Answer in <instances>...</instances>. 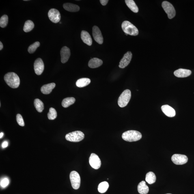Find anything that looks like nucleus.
Masks as SVG:
<instances>
[{
	"label": "nucleus",
	"mask_w": 194,
	"mask_h": 194,
	"mask_svg": "<svg viewBox=\"0 0 194 194\" xmlns=\"http://www.w3.org/2000/svg\"><path fill=\"white\" fill-rule=\"evenodd\" d=\"M3 133H2V132H1V134H0V138H1V139L3 137Z\"/></svg>",
	"instance_id": "nucleus-37"
},
{
	"label": "nucleus",
	"mask_w": 194,
	"mask_h": 194,
	"mask_svg": "<svg viewBox=\"0 0 194 194\" xmlns=\"http://www.w3.org/2000/svg\"><path fill=\"white\" fill-rule=\"evenodd\" d=\"M44 65L42 59L39 58L35 60L34 64V69L35 74L40 75L44 70Z\"/></svg>",
	"instance_id": "nucleus-13"
},
{
	"label": "nucleus",
	"mask_w": 194,
	"mask_h": 194,
	"mask_svg": "<svg viewBox=\"0 0 194 194\" xmlns=\"http://www.w3.org/2000/svg\"><path fill=\"white\" fill-rule=\"evenodd\" d=\"M81 38L82 40L86 44L89 46H91L92 44V39L90 35L85 31H82L81 33Z\"/></svg>",
	"instance_id": "nucleus-17"
},
{
	"label": "nucleus",
	"mask_w": 194,
	"mask_h": 194,
	"mask_svg": "<svg viewBox=\"0 0 194 194\" xmlns=\"http://www.w3.org/2000/svg\"><path fill=\"white\" fill-rule=\"evenodd\" d=\"M171 160L175 164L183 165L187 163L188 158L184 155L175 154L171 157Z\"/></svg>",
	"instance_id": "nucleus-8"
},
{
	"label": "nucleus",
	"mask_w": 194,
	"mask_h": 194,
	"mask_svg": "<svg viewBox=\"0 0 194 194\" xmlns=\"http://www.w3.org/2000/svg\"><path fill=\"white\" fill-rule=\"evenodd\" d=\"M162 7L170 19H172L176 15V12L172 4L167 1H164L162 3Z\"/></svg>",
	"instance_id": "nucleus-6"
},
{
	"label": "nucleus",
	"mask_w": 194,
	"mask_h": 194,
	"mask_svg": "<svg viewBox=\"0 0 194 194\" xmlns=\"http://www.w3.org/2000/svg\"><path fill=\"white\" fill-rule=\"evenodd\" d=\"M40 45V43L38 42H35L33 44L29 46L28 51L30 53L32 54L34 53L36 49Z\"/></svg>",
	"instance_id": "nucleus-31"
},
{
	"label": "nucleus",
	"mask_w": 194,
	"mask_h": 194,
	"mask_svg": "<svg viewBox=\"0 0 194 194\" xmlns=\"http://www.w3.org/2000/svg\"><path fill=\"white\" fill-rule=\"evenodd\" d=\"M55 84L52 83L44 85L41 88V91L44 94H48L52 92L55 86Z\"/></svg>",
	"instance_id": "nucleus-18"
},
{
	"label": "nucleus",
	"mask_w": 194,
	"mask_h": 194,
	"mask_svg": "<svg viewBox=\"0 0 194 194\" xmlns=\"http://www.w3.org/2000/svg\"><path fill=\"white\" fill-rule=\"evenodd\" d=\"M8 142H7V141H5L4 142H3L2 143V147L3 148H4L8 146Z\"/></svg>",
	"instance_id": "nucleus-35"
},
{
	"label": "nucleus",
	"mask_w": 194,
	"mask_h": 194,
	"mask_svg": "<svg viewBox=\"0 0 194 194\" xmlns=\"http://www.w3.org/2000/svg\"><path fill=\"white\" fill-rule=\"evenodd\" d=\"M142 135L140 132L135 130H130L124 132L122 135V138L126 141L135 142L140 139Z\"/></svg>",
	"instance_id": "nucleus-2"
},
{
	"label": "nucleus",
	"mask_w": 194,
	"mask_h": 194,
	"mask_svg": "<svg viewBox=\"0 0 194 194\" xmlns=\"http://www.w3.org/2000/svg\"><path fill=\"white\" fill-rule=\"evenodd\" d=\"M3 44L2 43V42H0V50H2L3 48Z\"/></svg>",
	"instance_id": "nucleus-36"
},
{
	"label": "nucleus",
	"mask_w": 194,
	"mask_h": 194,
	"mask_svg": "<svg viewBox=\"0 0 194 194\" xmlns=\"http://www.w3.org/2000/svg\"><path fill=\"white\" fill-rule=\"evenodd\" d=\"M34 27V24L31 20H27L25 22L23 27V31L27 33L30 31Z\"/></svg>",
	"instance_id": "nucleus-27"
},
{
	"label": "nucleus",
	"mask_w": 194,
	"mask_h": 194,
	"mask_svg": "<svg viewBox=\"0 0 194 194\" xmlns=\"http://www.w3.org/2000/svg\"><path fill=\"white\" fill-rule=\"evenodd\" d=\"M35 108L39 113L42 112L44 109V104L39 99H35L34 102Z\"/></svg>",
	"instance_id": "nucleus-26"
},
{
	"label": "nucleus",
	"mask_w": 194,
	"mask_h": 194,
	"mask_svg": "<svg viewBox=\"0 0 194 194\" xmlns=\"http://www.w3.org/2000/svg\"><path fill=\"white\" fill-rule=\"evenodd\" d=\"M9 183V181L8 179L5 178L1 181V186L2 187L5 188L8 185Z\"/></svg>",
	"instance_id": "nucleus-33"
},
{
	"label": "nucleus",
	"mask_w": 194,
	"mask_h": 194,
	"mask_svg": "<svg viewBox=\"0 0 194 194\" xmlns=\"http://www.w3.org/2000/svg\"><path fill=\"white\" fill-rule=\"evenodd\" d=\"M132 57V54L131 52H127L124 55V57L121 60L119 63V67L121 68H124L130 64Z\"/></svg>",
	"instance_id": "nucleus-11"
},
{
	"label": "nucleus",
	"mask_w": 194,
	"mask_h": 194,
	"mask_svg": "<svg viewBox=\"0 0 194 194\" xmlns=\"http://www.w3.org/2000/svg\"><path fill=\"white\" fill-rule=\"evenodd\" d=\"M92 35L94 40L97 42L102 44L103 42V38L99 28L96 26H94L92 28Z\"/></svg>",
	"instance_id": "nucleus-12"
},
{
	"label": "nucleus",
	"mask_w": 194,
	"mask_h": 194,
	"mask_svg": "<svg viewBox=\"0 0 194 194\" xmlns=\"http://www.w3.org/2000/svg\"><path fill=\"white\" fill-rule=\"evenodd\" d=\"M131 97V91L129 89L124 90L118 99V104L119 107L121 108L126 107L129 102Z\"/></svg>",
	"instance_id": "nucleus-4"
},
{
	"label": "nucleus",
	"mask_w": 194,
	"mask_h": 194,
	"mask_svg": "<svg viewBox=\"0 0 194 194\" xmlns=\"http://www.w3.org/2000/svg\"><path fill=\"white\" fill-rule=\"evenodd\" d=\"M103 64V61L99 59L98 58H93L91 59L89 61L88 66L89 67L92 68H98Z\"/></svg>",
	"instance_id": "nucleus-19"
},
{
	"label": "nucleus",
	"mask_w": 194,
	"mask_h": 194,
	"mask_svg": "<svg viewBox=\"0 0 194 194\" xmlns=\"http://www.w3.org/2000/svg\"><path fill=\"white\" fill-rule=\"evenodd\" d=\"M161 109L163 112L167 117H173L176 114L175 110L168 105L162 106Z\"/></svg>",
	"instance_id": "nucleus-16"
},
{
	"label": "nucleus",
	"mask_w": 194,
	"mask_h": 194,
	"mask_svg": "<svg viewBox=\"0 0 194 194\" xmlns=\"http://www.w3.org/2000/svg\"><path fill=\"white\" fill-rule=\"evenodd\" d=\"M122 28L123 31L127 35L135 36L139 34V30L137 28L129 21L126 20L123 22Z\"/></svg>",
	"instance_id": "nucleus-3"
},
{
	"label": "nucleus",
	"mask_w": 194,
	"mask_h": 194,
	"mask_svg": "<svg viewBox=\"0 0 194 194\" xmlns=\"http://www.w3.org/2000/svg\"><path fill=\"white\" fill-rule=\"evenodd\" d=\"M192 73L191 70L186 69H179L175 70L174 72V75L179 78H184L188 77Z\"/></svg>",
	"instance_id": "nucleus-15"
},
{
	"label": "nucleus",
	"mask_w": 194,
	"mask_h": 194,
	"mask_svg": "<svg viewBox=\"0 0 194 194\" xmlns=\"http://www.w3.org/2000/svg\"><path fill=\"white\" fill-rule=\"evenodd\" d=\"M109 187V184L107 182H102L99 185L98 191L100 193H105Z\"/></svg>",
	"instance_id": "nucleus-28"
},
{
	"label": "nucleus",
	"mask_w": 194,
	"mask_h": 194,
	"mask_svg": "<svg viewBox=\"0 0 194 194\" xmlns=\"http://www.w3.org/2000/svg\"><path fill=\"white\" fill-rule=\"evenodd\" d=\"M89 163L93 168L98 169L101 165V161L98 155L94 153L91 154L89 158Z\"/></svg>",
	"instance_id": "nucleus-9"
},
{
	"label": "nucleus",
	"mask_w": 194,
	"mask_h": 194,
	"mask_svg": "<svg viewBox=\"0 0 194 194\" xmlns=\"http://www.w3.org/2000/svg\"><path fill=\"white\" fill-rule=\"evenodd\" d=\"M100 2L102 5H106L107 4L109 1L108 0H100Z\"/></svg>",
	"instance_id": "nucleus-34"
},
{
	"label": "nucleus",
	"mask_w": 194,
	"mask_h": 194,
	"mask_svg": "<svg viewBox=\"0 0 194 194\" xmlns=\"http://www.w3.org/2000/svg\"><path fill=\"white\" fill-rule=\"evenodd\" d=\"M146 181L149 184H152L155 183L156 177L153 172L150 171L147 173L146 176Z\"/></svg>",
	"instance_id": "nucleus-25"
},
{
	"label": "nucleus",
	"mask_w": 194,
	"mask_h": 194,
	"mask_svg": "<svg viewBox=\"0 0 194 194\" xmlns=\"http://www.w3.org/2000/svg\"><path fill=\"white\" fill-rule=\"evenodd\" d=\"M16 120L17 121L18 124L20 126L22 127L25 126V123H24L23 117H22V115L19 114H18L17 115Z\"/></svg>",
	"instance_id": "nucleus-32"
},
{
	"label": "nucleus",
	"mask_w": 194,
	"mask_h": 194,
	"mask_svg": "<svg viewBox=\"0 0 194 194\" xmlns=\"http://www.w3.org/2000/svg\"><path fill=\"white\" fill-rule=\"evenodd\" d=\"M61 62L65 63L68 60L70 55V48L67 46H64L61 50Z\"/></svg>",
	"instance_id": "nucleus-14"
},
{
	"label": "nucleus",
	"mask_w": 194,
	"mask_h": 194,
	"mask_svg": "<svg viewBox=\"0 0 194 194\" xmlns=\"http://www.w3.org/2000/svg\"><path fill=\"white\" fill-rule=\"evenodd\" d=\"M91 83V80L89 78H84L78 79L76 83V85L78 87H85Z\"/></svg>",
	"instance_id": "nucleus-22"
},
{
	"label": "nucleus",
	"mask_w": 194,
	"mask_h": 194,
	"mask_svg": "<svg viewBox=\"0 0 194 194\" xmlns=\"http://www.w3.org/2000/svg\"><path fill=\"white\" fill-rule=\"evenodd\" d=\"M170 194V193H167V194Z\"/></svg>",
	"instance_id": "nucleus-38"
},
{
	"label": "nucleus",
	"mask_w": 194,
	"mask_h": 194,
	"mask_svg": "<svg viewBox=\"0 0 194 194\" xmlns=\"http://www.w3.org/2000/svg\"><path fill=\"white\" fill-rule=\"evenodd\" d=\"M84 137V134L83 132L80 131L71 132L67 134L65 137L67 140L72 142H79L83 140Z\"/></svg>",
	"instance_id": "nucleus-5"
},
{
	"label": "nucleus",
	"mask_w": 194,
	"mask_h": 194,
	"mask_svg": "<svg viewBox=\"0 0 194 194\" xmlns=\"http://www.w3.org/2000/svg\"><path fill=\"white\" fill-rule=\"evenodd\" d=\"M8 18L7 15H4L0 19V27L5 28L6 27L8 23Z\"/></svg>",
	"instance_id": "nucleus-30"
},
{
	"label": "nucleus",
	"mask_w": 194,
	"mask_h": 194,
	"mask_svg": "<svg viewBox=\"0 0 194 194\" xmlns=\"http://www.w3.org/2000/svg\"><path fill=\"white\" fill-rule=\"evenodd\" d=\"M75 99L73 97L67 98L63 100L61 105L64 108H68L69 106L73 104L75 102Z\"/></svg>",
	"instance_id": "nucleus-24"
},
{
	"label": "nucleus",
	"mask_w": 194,
	"mask_h": 194,
	"mask_svg": "<svg viewBox=\"0 0 194 194\" xmlns=\"http://www.w3.org/2000/svg\"><path fill=\"white\" fill-rule=\"evenodd\" d=\"M48 17L51 21L54 23H57L60 21L61 18L60 13L55 9H51L48 11Z\"/></svg>",
	"instance_id": "nucleus-10"
},
{
	"label": "nucleus",
	"mask_w": 194,
	"mask_h": 194,
	"mask_svg": "<svg viewBox=\"0 0 194 194\" xmlns=\"http://www.w3.org/2000/svg\"><path fill=\"white\" fill-rule=\"evenodd\" d=\"M48 117L49 120H53L57 117V112L55 109L50 108L49 112L48 114Z\"/></svg>",
	"instance_id": "nucleus-29"
},
{
	"label": "nucleus",
	"mask_w": 194,
	"mask_h": 194,
	"mask_svg": "<svg viewBox=\"0 0 194 194\" xmlns=\"http://www.w3.org/2000/svg\"><path fill=\"white\" fill-rule=\"evenodd\" d=\"M63 7L65 10L70 12H77L80 9V7L78 5L70 3L64 4Z\"/></svg>",
	"instance_id": "nucleus-20"
},
{
	"label": "nucleus",
	"mask_w": 194,
	"mask_h": 194,
	"mask_svg": "<svg viewBox=\"0 0 194 194\" xmlns=\"http://www.w3.org/2000/svg\"><path fill=\"white\" fill-rule=\"evenodd\" d=\"M70 179L73 188L74 189H78L81 184V178L79 174L77 171H72L70 173Z\"/></svg>",
	"instance_id": "nucleus-7"
},
{
	"label": "nucleus",
	"mask_w": 194,
	"mask_h": 194,
	"mask_svg": "<svg viewBox=\"0 0 194 194\" xmlns=\"http://www.w3.org/2000/svg\"><path fill=\"white\" fill-rule=\"evenodd\" d=\"M4 80L7 85L13 89L17 88L20 84L19 77L14 72H9L4 76Z\"/></svg>",
	"instance_id": "nucleus-1"
},
{
	"label": "nucleus",
	"mask_w": 194,
	"mask_h": 194,
	"mask_svg": "<svg viewBox=\"0 0 194 194\" xmlns=\"http://www.w3.org/2000/svg\"><path fill=\"white\" fill-rule=\"evenodd\" d=\"M125 2L127 6L132 12L135 13L139 12V8L133 0H126Z\"/></svg>",
	"instance_id": "nucleus-23"
},
{
	"label": "nucleus",
	"mask_w": 194,
	"mask_h": 194,
	"mask_svg": "<svg viewBox=\"0 0 194 194\" xmlns=\"http://www.w3.org/2000/svg\"><path fill=\"white\" fill-rule=\"evenodd\" d=\"M138 191L140 194H147L149 192V188L144 181L140 182L138 185Z\"/></svg>",
	"instance_id": "nucleus-21"
}]
</instances>
